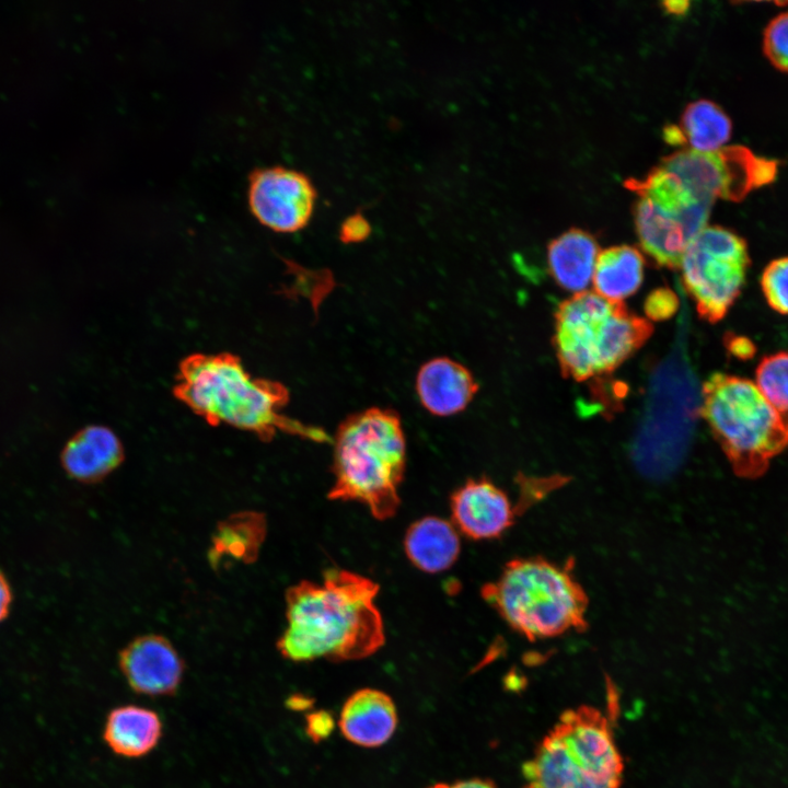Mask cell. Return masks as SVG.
I'll list each match as a JSON object with an SVG mask.
<instances>
[{
  "label": "cell",
  "instance_id": "9",
  "mask_svg": "<svg viewBox=\"0 0 788 788\" xmlns=\"http://www.w3.org/2000/svg\"><path fill=\"white\" fill-rule=\"evenodd\" d=\"M659 165L695 198L711 204L717 198L739 201L769 184L777 173L775 161L739 146L711 152L683 149L662 159Z\"/></svg>",
  "mask_w": 788,
  "mask_h": 788
},
{
  "label": "cell",
  "instance_id": "28",
  "mask_svg": "<svg viewBox=\"0 0 788 788\" xmlns=\"http://www.w3.org/2000/svg\"><path fill=\"white\" fill-rule=\"evenodd\" d=\"M725 344L727 350L731 352L735 358L741 360H748L755 355L756 347L754 343L744 337L729 334L726 336Z\"/></svg>",
  "mask_w": 788,
  "mask_h": 788
},
{
  "label": "cell",
  "instance_id": "11",
  "mask_svg": "<svg viewBox=\"0 0 788 788\" xmlns=\"http://www.w3.org/2000/svg\"><path fill=\"white\" fill-rule=\"evenodd\" d=\"M118 664L134 692L152 697L174 695L185 668L170 640L154 634L127 644L118 654Z\"/></svg>",
  "mask_w": 788,
  "mask_h": 788
},
{
  "label": "cell",
  "instance_id": "21",
  "mask_svg": "<svg viewBox=\"0 0 788 788\" xmlns=\"http://www.w3.org/2000/svg\"><path fill=\"white\" fill-rule=\"evenodd\" d=\"M266 535V522L257 512H241L231 515L218 526L210 548V560L216 563L225 557L243 563L253 561Z\"/></svg>",
  "mask_w": 788,
  "mask_h": 788
},
{
  "label": "cell",
  "instance_id": "7",
  "mask_svg": "<svg viewBox=\"0 0 788 788\" xmlns=\"http://www.w3.org/2000/svg\"><path fill=\"white\" fill-rule=\"evenodd\" d=\"M521 770L523 788H619L624 761L605 715L581 705L561 712Z\"/></svg>",
  "mask_w": 788,
  "mask_h": 788
},
{
  "label": "cell",
  "instance_id": "17",
  "mask_svg": "<svg viewBox=\"0 0 788 788\" xmlns=\"http://www.w3.org/2000/svg\"><path fill=\"white\" fill-rule=\"evenodd\" d=\"M599 254V244L591 233L569 229L547 246L549 273L560 288L573 294L586 291L592 281Z\"/></svg>",
  "mask_w": 788,
  "mask_h": 788
},
{
  "label": "cell",
  "instance_id": "25",
  "mask_svg": "<svg viewBox=\"0 0 788 788\" xmlns=\"http://www.w3.org/2000/svg\"><path fill=\"white\" fill-rule=\"evenodd\" d=\"M679 306L674 291L669 288H658L651 291L645 301V313L653 321H663L671 317Z\"/></svg>",
  "mask_w": 788,
  "mask_h": 788
},
{
  "label": "cell",
  "instance_id": "8",
  "mask_svg": "<svg viewBox=\"0 0 788 788\" xmlns=\"http://www.w3.org/2000/svg\"><path fill=\"white\" fill-rule=\"evenodd\" d=\"M750 264L745 240L729 229L707 225L693 239L680 268L683 286L703 320L715 324L727 315Z\"/></svg>",
  "mask_w": 788,
  "mask_h": 788
},
{
  "label": "cell",
  "instance_id": "15",
  "mask_svg": "<svg viewBox=\"0 0 788 788\" xmlns=\"http://www.w3.org/2000/svg\"><path fill=\"white\" fill-rule=\"evenodd\" d=\"M125 456L118 436L108 427L93 425L78 431L66 444L61 463L81 483H96L116 470Z\"/></svg>",
  "mask_w": 788,
  "mask_h": 788
},
{
  "label": "cell",
  "instance_id": "6",
  "mask_svg": "<svg viewBox=\"0 0 788 788\" xmlns=\"http://www.w3.org/2000/svg\"><path fill=\"white\" fill-rule=\"evenodd\" d=\"M702 418L742 477H761L788 447V414L779 413L749 379L712 373L703 384Z\"/></svg>",
  "mask_w": 788,
  "mask_h": 788
},
{
  "label": "cell",
  "instance_id": "3",
  "mask_svg": "<svg viewBox=\"0 0 788 788\" xmlns=\"http://www.w3.org/2000/svg\"><path fill=\"white\" fill-rule=\"evenodd\" d=\"M331 500L364 505L376 520L393 518L406 468V439L397 412L370 407L347 416L333 438Z\"/></svg>",
  "mask_w": 788,
  "mask_h": 788
},
{
  "label": "cell",
  "instance_id": "29",
  "mask_svg": "<svg viewBox=\"0 0 788 788\" xmlns=\"http://www.w3.org/2000/svg\"><path fill=\"white\" fill-rule=\"evenodd\" d=\"M428 788H497L490 779L470 778L454 783H436Z\"/></svg>",
  "mask_w": 788,
  "mask_h": 788
},
{
  "label": "cell",
  "instance_id": "27",
  "mask_svg": "<svg viewBox=\"0 0 788 788\" xmlns=\"http://www.w3.org/2000/svg\"><path fill=\"white\" fill-rule=\"evenodd\" d=\"M334 728L332 715L325 710L311 712L306 716L305 731L314 741L320 742L327 738Z\"/></svg>",
  "mask_w": 788,
  "mask_h": 788
},
{
  "label": "cell",
  "instance_id": "16",
  "mask_svg": "<svg viewBox=\"0 0 788 788\" xmlns=\"http://www.w3.org/2000/svg\"><path fill=\"white\" fill-rule=\"evenodd\" d=\"M404 551L410 563L421 571L437 573L448 570L461 552L459 531L451 521L428 515L409 525Z\"/></svg>",
  "mask_w": 788,
  "mask_h": 788
},
{
  "label": "cell",
  "instance_id": "18",
  "mask_svg": "<svg viewBox=\"0 0 788 788\" xmlns=\"http://www.w3.org/2000/svg\"><path fill=\"white\" fill-rule=\"evenodd\" d=\"M163 731L160 716L146 707L124 705L113 708L106 717L103 739L117 755L138 758L150 753Z\"/></svg>",
  "mask_w": 788,
  "mask_h": 788
},
{
  "label": "cell",
  "instance_id": "13",
  "mask_svg": "<svg viewBox=\"0 0 788 788\" xmlns=\"http://www.w3.org/2000/svg\"><path fill=\"white\" fill-rule=\"evenodd\" d=\"M478 387L472 372L449 357L426 361L416 375V392L421 405L441 417L463 412Z\"/></svg>",
  "mask_w": 788,
  "mask_h": 788
},
{
  "label": "cell",
  "instance_id": "14",
  "mask_svg": "<svg viewBox=\"0 0 788 788\" xmlns=\"http://www.w3.org/2000/svg\"><path fill=\"white\" fill-rule=\"evenodd\" d=\"M397 710L392 697L376 688H361L344 703L338 727L351 743L378 748L396 730Z\"/></svg>",
  "mask_w": 788,
  "mask_h": 788
},
{
  "label": "cell",
  "instance_id": "2",
  "mask_svg": "<svg viewBox=\"0 0 788 788\" xmlns=\"http://www.w3.org/2000/svg\"><path fill=\"white\" fill-rule=\"evenodd\" d=\"M174 396L211 426L222 424L269 441L283 432L314 442L331 438L321 428L285 416L289 390L282 383L253 376L236 355L201 354L185 357L176 374Z\"/></svg>",
  "mask_w": 788,
  "mask_h": 788
},
{
  "label": "cell",
  "instance_id": "32",
  "mask_svg": "<svg viewBox=\"0 0 788 788\" xmlns=\"http://www.w3.org/2000/svg\"><path fill=\"white\" fill-rule=\"evenodd\" d=\"M287 704H288L289 708L300 710V709L310 707L312 704V700H310L305 696L296 694V695H292L289 697Z\"/></svg>",
  "mask_w": 788,
  "mask_h": 788
},
{
  "label": "cell",
  "instance_id": "30",
  "mask_svg": "<svg viewBox=\"0 0 788 788\" xmlns=\"http://www.w3.org/2000/svg\"><path fill=\"white\" fill-rule=\"evenodd\" d=\"M12 603V591L5 576L0 571V622L7 618Z\"/></svg>",
  "mask_w": 788,
  "mask_h": 788
},
{
  "label": "cell",
  "instance_id": "26",
  "mask_svg": "<svg viewBox=\"0 0 788 788\" xmlns=\"http://www.w3.org/2000/svg\"><path fill=\"white\" fill-rule=\"evenodd\" d=\"M371 232L368 219L360 212L347 217L340 225L339 237L344 243H359Z\"/></svg>",
  "mask_w": 788,
  "mask_h": 788
},
{
  "label": "cell",
  "instance_id": "12",
  "mask_svg": "<svg viewBox=\"0 0 788 788\" xmlns=\"http://www.w3.org/2000/svg\"><path fill=\"white\" fill-rule=\"evenodd\" d=\"M451 522L472 540L499 537L513 523L519 506L485 477L466 480L450 497Z\"/></svg>",
  "mask_w": 788,
  "mask_h": 788
},
{
  "label": "cell",
  "instance_id": "10",
  "mask_svg": "<svg viewBox=\"0 0 788 788\" xmlns=\"http://www.w3.org/2000/svg\"><path fill=\"white\" fill-rule=\"evenodd\" d=\"M247 182V205L260 224L282 233L309 224L317 192L305 173L283 165L256 166Z\"/></svg>",
  "mask_w": 788,
  "mask_h": 788
},
{
  "label": "cell",
  "instance_id": "23",
  "mask_svg": "<svg viewBox=\"0 0 788 788\" xmlns=\"http://www.w3.org/2000/svg\"><path fill=\"white\" fill-rule=\"evenodd\" d=\"M761 287L768 305L788 315V256L776 258L764 268Z\"/></svg>",
  "mask_w": 788,
  "mask_h": 788
},
{
  "label": "cell",
  "instance_id": "4",
  "mask_svg": "<svg viewBox=\"0 0 788 788\" xmlns=\"http://www.w3.org/2000/svg\"><path fill=\"white\" fill-rule=\"evenodd\" d=\"M483 599L529 640L549 639L587 626L588 598L571 573L540 557L509 560L497 580L482 588Z\"/></svg>",
  "mask_w": 788,
  "mask_h": 788
},
{
  "label": "cell",
  "instance_id": "22",
  "mask_svg": "<svg viewBox=\"0 0 788 788\" xmlns=\"http://www.w3.org/2000/svg\"><path fill=\"white\" fill-rule=\"evenodd\" d=\"M756 386L779 413L788 414V351L766 355L755 371Z\"/></svg>",
  "mask_w": 788,
  "mask_h": 788
},
{
  "label": "cell",
  "instance_id": "31",
  "mask_svg": "<svg viewBox=\"0 0 788 788\" xmlns=\"http://www.w3.org/2000/svg\"><path fill=\"white\" fill-rule=\"evenodd\" d=\"M690 2L687 1H667L663 2V8L668 13L673 15H682L688 9Z\"/></svg>",
  "mask_w": 788,
  "mask_h": 788
},
{
  "label": "cell",
  "instance_id": "19",
  "mask_svg": "<svg viewBox=\"0 0 788 788\" xmlns=\"http://www.w3.org/2000/svg\"><path fill=\"white\" fill-rule=\"evenodd\" d=\"M731 132V120L719 105L697 100L685 107L679 125L665 126L663 136L672 146L687 144L694 151L711 152L723 148Z\"/></svg>",
  "mask_w": 788,
  "mask_h": 788
},
{
  "label": "cell",
  "instance_id": "24",
  "mask_svg": "<svg viewBox=\"0 0 788 788\" xmlns=\"http://www.w3.org/2000/svg\"><path fill=\"white\" fill-rule=\"evenodd\" d=\"M763 50L776 69L788 73V11L776 15L765 27Z\"/></svg>",
  "mask_w": 788,
  "mask_h": 788
},
{
  "label": "cell",
  "instance_id": "5",
  "mask_svg": "<svg viewBox=\"0 0 788 788\" xmlns=\"http://www.w3.org/2000/svg\"><path fill=\"white\" fill-rule=\"evenodd\" d=\"M652 332L623 302L582 291L558 305L553 346L563 376L581 382L615 371Z\"/></svg>",
  "mask_w": 788,
  "mask_h": 788
},
{
  "label": "cell",
  "instance_id": "20",
  "mask_svg": "<svg viewBox=\"0 0 788 788\" xmlns=\"http://www.w3.org/2000/svg\"><path fill=\"white\" fill-rule=\"evenodd\" d=\"M645 258L641 252L629 245H616L600 252L594 273L593 287L599 296L621 301L634 294L644 279Z\"/></svg>",
  "mask_w": 788,
  "mask_h": 788
},
{
  "label": "cell",
  "instance_id": "1",
  "mask_svg": "<svg viewBox=\"0 0 788 788\" xmlns=\"http://www.w3.org/2000/svg\"><path fill=\"white\" fill-rule=\"evenodd\" d=\"M379 584L338 568L324 571L322 582L300 581L286 593L287 627L277 641L280 654L294 662L360 660L385 642L382 615L375 605Z\"/></svg>",
  "mask_w": 788,
  "mask_h": 788
}]
</instances>
